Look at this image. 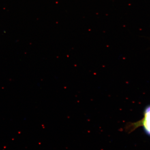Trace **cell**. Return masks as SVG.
<instances>
[{
	"label": "cell",
	"instance_id": "obj_1",
	"mask_svg": "<svg viewBox=\"0 0 150 150\" xmlns=\"http://www.w3.org/2000/svg\"><path fill=\"white\" fill-rule=\"evenodd\" d=\"M144 114V119L140 122L137 123V125H134L135 127L139 126V125H142L146 133L150 136V106L146 109Z\"/></svg>",
	"mask_w": 150,
	"mask_h": 150
}]
</instances>
